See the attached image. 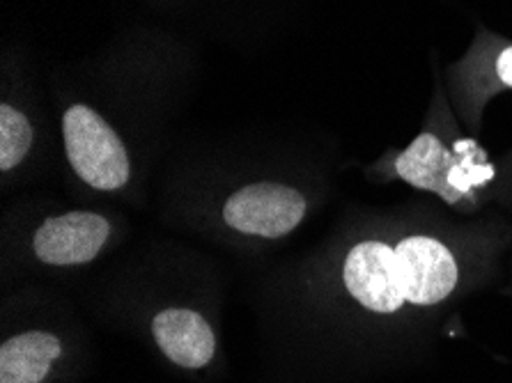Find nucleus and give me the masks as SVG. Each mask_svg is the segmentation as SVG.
I'll return each mask as SVG.
<instances>
[{
	"mask_svg": "<svg viewBox=\"0 0 512 383\" xmlns=\"http://www.w3.org/2000/svg\"><path fill=\"white\" fill-rule=\"evenodd\" d=\"M306 214V200L290 186L262 182L232 193L223 218L232 230L278 239L290 234Z\"/></svg>",
	"mask_w": 512,
	"mask_h": 383,
	"instance_id": "obj_4",
	"label": "nucleus"
},
{
	"mask_svg": "<svg viewBox=\"0 0 512 383\" xmlns=\"http://www.w3.org/2000/svg\"><path fill=\"white\" fill-rule=\"evenodd\" d=\"M108 239V223L90 211L49 218L33 239L35 255L53 267L85 264L104 248Z\"/></svg>",
	"mask_w": 512,
	"mask_h": 383,
	"instance_id": "obj_5",
	"label": "nucleus"
},
{
	"mask_svg": "<svg viewBox=\"0 0 512 383\" xmlns=\"http://www.w3.org/2000/svg\"><path fill=\"white\" fill-rule=\"evenodd\" d=\"M389 177L437 195L451 207L476 209L499 179V168L478 140L437 127L421 131L405 150L391 156Z\"/></svg>",
	"mask_w": 512,
	"mask_h": 383,
	"instance_id": "obj_1",
	"label": "nucleus"
},
{
	"mask_svg": "<svg viewBox=\"0 0 512 383\" xmlns=\"http://www.w3.org/2000/svg\"><path fill=\"white\" fill-rule=\"evenodd\" d=\"M33 145V127L10 104L0 106V170H12Z\"/></svg>",
	"mask_w": 512,
	"mask_h": 383,
	"instance_id": "obj_9",
	"label": "nucleus"
},
{
	"mask_svg": "<svg viewBox=\"0 0 512 383\" xmlns=\"http://www.w3.org/2000/svg\"><path fill=\"white\" fill-rule=\"evenodd\" d=\"M460 85L469 104H483L494 90H512V42L487 37L460 67Z\"/></svg>",
	"mask_w": 512,
	"mask_h": 383,
	"instance_id": "obj_8",
	"label": "nucleus"
},
{
	"mask_svg": "<svg viewBox=\"0 0 512 383\" xmlns=\"http://www.w3.org/2000/svg\"><path fill=\"white\" fill-rule=\"evenodd\" d=\"M58 356L56 335L42 331L17 335L0 349V383H42Z\"/></svg>",
	"mask_w": 512,
	"mask_h": 383,
	"instance_id": "obj_7",
	"label": "nucleus"
},
{
	"mask_svg": "<svg viewBox=\"0 0 512 383\" xmlns=\"http://www.w3.org/2000/svg\"><path fill=\"white\" fill-rule=\"evenodd\" d=\"M152 333L161 351L186 370H200L212 361L216 340L198 312L170 308L154 317Z\"/></svg>",
	"mask_w": 512,
	"mask_h": 383,
	"instance_id": "obj_6",
	"label": "nucleus"
},
{
	"mask_svg": "<svg viewBox=\"0 0 512 383\" xmlns=\"http://www.w3.org/2000/svg\"><path fill=\"white\" fill-rule=\"evenodd\" d=\"M400 237H368L349 248L343 262V285L361 310L379 319L400 317L405 310H430L411 280Z\"/></svg>",
	"mask_w": 512,
	"mask_h": 383,
	"instance_id": "obj_2",
	"label": "nucleus"
},
{
	"mask_svg": "<svg viewBox=\"0 0 512 383\" xmlns=\"http://www.w3.org/2000/svg\"><path fill=\"white\" fill-rule=\"evenodd\" d=\"M69 163L92 189L115 191L129 179V156L122 140L88 106H72L62 120Z\"/></svg>",
	"mask_w": 512,
	"mask_h": 383,
	"instance_id": "obj_3",
	"label": "nucleus"
}]
</instances>
